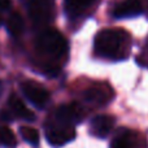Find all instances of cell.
<instances>
[{
	"mask_svg": "<svg viewBox=\"0 0 148 148\" xmlns=\"http://www.w3.org/2000/svg\"><path fill=\"white\" fill-rule=\"evenodd\" d=\"M131 38L123 29H104L96 34L94 51L99 57L107 60H123L130 53Z\"/></svg>",
	"mask_w": 148,
	"mask_h": 148,
	"instance_id": "obj_1",
	"label": "cell"
},
{
	"mask_svg": "<svg viewBox=\"0 0 148 148\" xmlns=\"http://www.w3.org/2000/svg\"><path fill=\"white\" fill-rule=\"evenodd\" d=\"M35 49L40 56L51 60V65L59 66L55 61L65 59L68 55V40L61 33L53 29H43L35 39ZM60 68V66H59Z\"/></svg>",
	"mask_w": 148,
	"mask_h": 148,
	"instance_id": "obj_2",
	"label": "cell"
},
{
	"mask_svg": "<svg viewBox=\"0 0 148 148\" xmlns=\"http://www.w3.org/2000/svg\"><path fill=\"white\" fill-rule=\"evenodd\" d=\"M75 138V129L73 125L56 120L46 123V139L51 146L61 147Z\"/></svg>",
	"mask_w": 148,
	"mask_h": 148,
	"instance_id": "obj_3",
	"label": "cell"
},
{
	"mask_svg": "<svg viewBox=\"0 0 148 148\" xmlns=\"http://www.w3.org/2000/svg\"><path fill=\"white\" fill-rule=\"evenodd\" d=\"M27 12L34 26L46 29L55 17L53 3L51 0H31L27 5Z\"/></svg>",
	"mask_w": 148,
	"mask_h": 148,
	"instance_id": "obj_4",
	"label": "cell"
},
{
	"mask_svg": "<svg viewBox=\"0 0 148 148\" xmlns=\"http://www.w3.org/2000/svg\"><path fill=\"white\" fill-rule=\"evenodd\" d=\"M22 94L33 105H35L39 109H43L49 103V92L42 86L40 83L35 81H25L21 84Z\"/></svg>",
	"mask_w": 148,
	"mask_h": 148,
	"instance_id": "obj_5",
	"label": "cell"
},
{
	"mask_svg": "<svg viewBox=\"0 0 148 148\" xmlns=\"http://www.w3.org/2000/svg\"><path fill=\"white\" fill-rule=\"evenodd\" d=\"M113 96H114V92L110 88V86L103 83L88 87L83 92V99L90 104L97 105V107L108 104L113 99Z\"/></svg>",
	"mask_w": 148,
	"mask_h": 148,
	"instance_id": "obj_6",
	"label": "cell"
},
{
	"mask_svg": "<svg viewBox=\"0 0 148 148\" xmlns=\"http://www.w3.org/2000/svg\"><path fill=\"white\" fill-rule=\"evenodd\" d=\"M84 117V110L82 105L78 103H68V104L60 105L56 109L55 118L61 122L69 123V125H77L79 123Z\"/></svg>",
	"mask_w": 148,
	"mask_h": 148,
	"instance_id": "obj_7",
	"label": "cell"
},
{
	"mask_svg": "<svg viewBox=\"0 0 148 148\" xmlns=\"http://www.w3.org/2000/svg\"><path fill=\"white\" fill-rule=\"evenodd\" d=\"M114 126V117L109 114H99L92 118L90 125V133L100 139L107 138Z\"/></svg>",
	"mask_w": 148,
	"mask_h": 148,
	"instance_id": "obj_8",
	"label": "cell"
},
{
	"mask_svg": "<svg viewBox=\"0 0 148 148\" xmlns=\"http://www.w3.org/2000/svg\"><path fill=\"white\" fill-rule=\"evenodd\" d=\"M143 7L139 0H123L117 4L113 9V17L114 18H131L142 14Z\"/></svg>",
	"mask_w": 148,
	"mask_h": 148,
	"instance_id": "obj_9",
	"label": "cell"
},
{
	"mask_svg": "<svg viewBox=\"0 0 148 148\" xmlns=\"http://www.w3.org/2000/svg\"><path fill=\"white\" fill-rule=\"evenodd\" d=\"M97 0H65L64 8L68 17L75 20L84 16L95 4Z\"/></svg>",
	"mask_w": 148,
	"mask_h": 148,
	"instance_id": "obj_10",
	"label": "cell"
},
{
	"mask_svg": "<svg viewBox=\"0 0 148 148\" xmlns=\"http://www.w3.org/2000/svg\"><path fill=\"white\" fill-rule=\"evenodd\" d=\"M8 110L10 112V116L17 117V118H20V120L34 121V118H35L34 113L26 107L25 103L16 94L10 95L9 100H8Z\"/></svg>",
	"mask_w": 148,
	"mask_h": 148,
	"instance_id": "obj_11",
	"label": "cell"
},
{
	"mask_svg": "<svg viewBox=\"0 0 148 148\" xmlns=\"http://www.w3.org/2000/svg\"><path fill=\"white\" fill-rule=\"evenodd\" d=\"M7 30L9 35H12L13 38H18L20 35H22L23 30H25V22H23V18L21 17L20 13H12L8 17Z\"/></svg>",
	"mask_w": 148,
	"mask_h": 148,
	"instance_id": "obj_12",
	"label": "cell"
},
{
	"mask_svg": "<svg viewBox=\"0 0 148 148\" xmlns=\"http://www.w3.org/2000/svg\"><path fill=\"white\" fill-rule=\"evenodd\" d=\"M134 146V136L130 131L122 130L114 136L110 143V148H133Z\"/></svg>",
	"mask_w": 148,
	"mask_h": 148,
	"instance_id": "obj_13",
	"label": "cell"
},
{
	"mask_svg": "<svg viewBox=\"0 0 148 148\" xmlns=\"http://www.w3.org/2000/svg\"><path fill=\"white\" fill-rule=\"evenodd\" d=\"M20 134H21V138L29 143L30 146L36 147L40 142V136H39V133L36 129L30 127V126H22L20 129Z\"/></svg>",
	"mask_w": 148,
	"mask_h": 148,
	"instance_id": "obj_14",
	"label": "cell"
},
{
	"mask_svg": "<svg viewBox=\"0 0 148 148\" xmlns=\"http://www.w3.org/2000/svg\"><path fill=\"white\" fill-rule=\"evenodd\" d=\"M0 144L5 148H16L17 146V139L16 135L8 126L0 127Z\"/></svg>",
	"mask_w": 148,
	"mask_h": 148,
	"instance_id": "obj_15",
	"label": "cell"
},
{
	"mask_svg": "<svg viewBox=\"0 0 148 148\" xmlns=\"http://www.w3.org/2000/svg\"><path fill=\"white\" fill-rule=\"evenodd\" d=\"M12 4V0H0V12H4Z\"/></svg>",
	"mask_w": 148,
	"mask_h": 148,
	"instance_id": "obj_16",
	"label": "cell"
},
{
	"mask_svg": "<svg viewBox=\"0 0 148 148\" xmlns=\"http://www.w3.org/2000/svg\"><path fill=\"white\" fill-rule=\"evenodd\" d=\"M3 25V16H1V12H0V26Z\"/></svg>",
	"mask_w": 148,
	"mask_h": 148,
	"instance_id": "obj_17",
	"label": "cell"
},
{
	"mask_svg": "<svg viewBox=\"0 0 148 148\" xmlns=\"http://www.w3.org/2000/svg\"><path fill=\"white\" fill-rule=\"evenodd\" d=\"M1 92H3V84H1V82H0V96H1Z\"/></svg>",
	"mask_w": 148,
	"mask_h": 148,
	"instance_id": "obj_18",
	"label": "cell"
},
{
	"mask_svg": "<svg viewBox=\"0 0 148 148\" xmlns=\"http://www.w3.org/2000/svg\"><path fill=\"white\" fill-rule=\"evenodd\" d=\"M147 47H148V40H147Z\"/></svg>",
	"mask_w": 148,
	"mask_h": 148,
	"instance_id": "obj_19",
	"label": "cell"
}]
</instances>
